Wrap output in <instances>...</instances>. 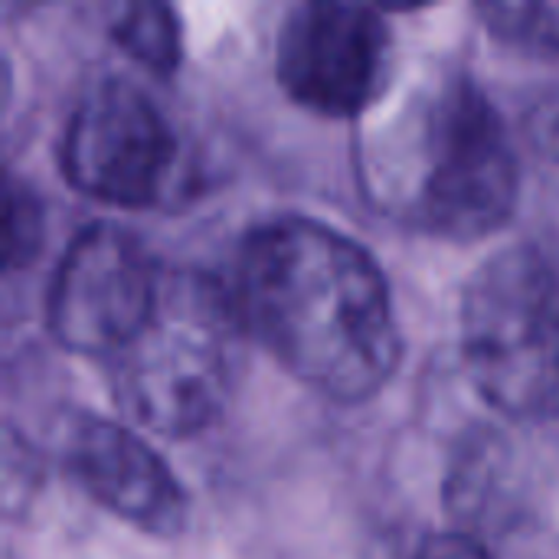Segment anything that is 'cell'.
Returning a JSON list of instances; mask_svg holds the SVG:
<instances>
[{"label": "cell", "instance_id": "obj_5", "mask_svg": "<svg viewBox=\"0 0 559 559\" xmlns=\"http://www.w3.org/2000/svg\"><path fill=\"white\" fill-rule=\"evenodd\" d=\"M180 167V141L157 102L134 82H95L59 138L66 183L105 206H157Z\"/></svg>", "mask_w": 559, "mask_h": 559}, {"label": "cell", "instance_id": "obj_7", "mask_svg": "<svg viewBox=\"0 0 559 559\" xmlns=\"http://www.w3.org/2000/svg\"><path fill=\"white\" fill-rule=\"evenodd\" d=\"M393 75V29L383 10L311 0L295 7L275 36V79L311 115H364Z\"/></svg>", "mask_w": 559, "mask_h": 559}, {"label": "cell", "instance_id": "obj_1", "mask_svg": "<svg viewBox=\"0 0 559 559\" xmlns=\"http://www.w3.org/2000/svg\"><path fill=\"white\" fill-rule=\"evenodd\" d=\"M229 295L246 334L331 403H367L400 370L403 334L380 262L321 219L288 213L252 226Z\"/></svg>", "mask_w": 559, "mask_h": 559}, {"label": "cell", "instance_id": "obj_2", "mask_svg": "<svg viewBox=\"0 0 559 559\" xmlns=\"http://www.w3.org/2000/svg\"><path fill=\"white\" fill-rule=\"evenodd\" d=\"M246 337L226 282L167 265L151 318L108 360L111 400L151 436L197 439L236 393Z\"/></svg>", "mask_w": 559, "mask_h": 559}, {"label": "cell", "instance_id": "obj_4", "mask_svg": "<svg viewBox=\"0 0 559 559\" xmlns=\"http://www.w3.org/2000/svg\"><path fill=\"white\" fill-rule=\"evenodd\" d=\"M416 167L403 190L409 223L445 242L501 233L521 203V160L508 124L472 75H445L416 118Z\"/></svg>", "mask_w": 559, "mask_h": 559}, {"label": "cell", "instance_id": "obj_6", "mask_svg": "<svg viewBox=\"0 0 559 559\" xmlns=\"http://www.w3.org/2000/svg\"><path fill=\"white\" fill-rule=\"evenodd\" d=\"M164 269L118 223H92L66 246L46 295L52 341L82 357L111 360L151 318Z\"/></svg>", "mask_w": 559, "mask_h": 559}, {"label": "cell", "instance_id": "obj_8", "mask_svg": "<svg viewBox=\"0 0 559 559\" xmlns=\"http://www.w3.org/2000/svg\"><path fill=\"white\" fill-rule=\"evenodd\" d=\"M66 468L108 514L170 540L187 531L190 498L170 465L124 423L79 416L66 436Z\"/></svg>", "mask_w": 559, "mask_h": 559}, {"label": "cell", "instance_id": "obj_11", "mask_svg": "<svg viewBox=\"0 0 559 559\" xmlns=\"http://www.w3.org/2000/svg\"><path fill=\"white\" fill-rule=\"evenodd\" d=\"M3 203H7L3 262H7V272H16V269L33 265L46 242V206L39 193L20 177H7Z\"/></svg>", "mask_w": 559, "mask_h": 559}, {"label": "cell", "instance_id": "obj_10", "mask_svg": "<svg viewBox=\"0 0 559 559\" xmlns=\"http://www.w3.org/2000/svg\"><path fill=\"white\" fill-rule=\"evenodd\" d=\"M475 13L498 43L524 56L559 59V0H488L478 3Z\"/></svg>", "mask_w": 559, "mask_h": 559}, {"label": "cell", "instance_id": "obj_12", "mask_svg": "<svg viewBox=\"0 0 559 559\" xmlns=\"http://www.w3.org/2000/svg\"><path fill=\"white\" fill-rule=\"evenodd\" d=\"M413 559H491V554L485 550V544L475 534L442 531V534L426 537Z\"/></svg>", "mask_w": 559, "mask_h": 559}, {"label": "cell", "instance_id": "obj_9", "mask_svg": "<svg viewBox=\"0 0 559 559\" xmlns=\"http://www.w3.org/2000/svg\"><path fill=\"white\" fill-rule=\"evenodd\" d=\"M111 39L147 72L170 75L183 59V29L167 3H124L108 23Z\"/></svg>", "mask_w": 559, "mask_h": 559}, {"label": "cell", "instance_id": "obj_3", "mask_svg": "<svg viewBox=\"0 0 559 559\" xmlns=\"http://www.w3.org/2000/svg\"><path fill=\"white\" fill-rule=\"evenodd\" d=\"M459 347L472 386L498 416L559 423V272L537 246H504L472 272Z\"/></svg>", "mask_w": 559, "mask_h": 559}]
</instances>
